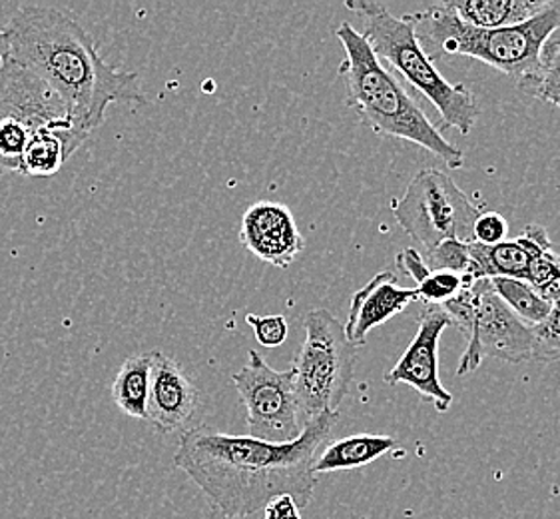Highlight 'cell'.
<instances>
[{"mask_svg": "<svg viewBox=\"0 0 560 519\" xmlns=\"http://www.w3.org/2000/svg\"><path fill=\"white\" fill-rule=\"evenodd\" d=\"M339 412H325L305 424L300 438L269 443L249 436H228L210 426L182 431L174 465L202 489L225 518L246 519L290 496L300 509L314 497L315 458L334 434Z\"/></svg>", "mask_w": 560, "mask_h": 519, "instance_id": "obj_1", "label": "cell"}, {"mask_svg": "<svg viewBox=\"0 0 560 519\" xmlns=\"http://www.w3.org/2000/svg\"><path fill=\"white\" fill-rule=\"evenodd\" d=\"M4 33L9 58L57 92L82 132L96 130L110 104H147L140 77L106 62L70 12L26 4L12 14Z\"/></svg>", "mask_w": 560, "mask_h": 519, "instance_id": "obj_2", "label": "cell"}, {"mask_svg": "<svg viewBox=\"0 0 560 519\" xmlns=\"http://www.w3.org/2000/svg\"><path fill=\"white\" fill-rule=\"evenodd\" d=\"M334 34L346 53L337 74L346 84V104L358 114L359 120L375 135L392 136L423 148L445 162L447 169H463V150L439 132L404 80L373 55L358 28L341 23Z\"/></svg>", "mask_w": 560, "mask_h": 519, "instance_id": "obj_3", "label": "cell"}, {"mask_svg": "<svg viewBox=\"0 0 560 519\" xmlns=\"http://www.w3.org/2000/svg\"><path fill=\"white\" fill-rule=\"evenodd\" d=\"M415 36L431 62L443 57H469L497 68L521 89L540 62L542 46L560 28V0H550L533 21L511 28L482 31L460 23L445 2L409 14Z\"/></svg>", "mask_w": 560, "mask_h": 519, "instance_id": "obj_4", "label": "cell"}, {"mask_svg": "<svg viewBox=\"0 0 560 519\" xmlns=\"http://www.w3.org/2000/svg\"><path fill=\"white\" fill-rule=\"evenodd\" d=\"M348 11L361 23V36L373 55L392 68L413 91L438 111L441 125L469 135L479 118V104L465 84H451L425 55L415 36L409 14L395 16L387 7L371 0H349Z\"/></svg>", "mask_w": 560, "mask_h": 519, "instance_id": "obj_5", "label": "cell"}, {"mask_svg": "<svg viewBox=\"0 0 560 519\" xmlns=\"http://www.w3.org/2000/svg\"><path fill=\"white\" fill-rule=\"evenodd\" d=\"M302 348L293 360L295 394L303 426L325 412H337L353 382L358 346L346 336V327L329 310L317 308L303 320Z\"/></svg>", "mask_w": 560, "mask_h": 519, "instance_id": "obj_6", "label": "cell"}, {"mask_svg": "<svg viewBox=\"0 0 560 519\" xmlns=\"http://www.w3.org/2000/svg\"><path fill=\"white\" fill-rule=\"evenodd\" d=\"M451 326L467 338L457 376L479 370L487 358L523 364L533 356V332L493 292L489 280H472L455 298L439 305Z\"/></svg>", "mask_w": 560, "mask_h": 519, "instance_id": "obj_7", "label": "cell"}, {"mask_svg": "<svg viewBox=\"0 0 560 519\" xmlns=\"http://www.w3.org/2000/svg\"><path fill=\"white\" fill-rule=\"evenodd\" d=\"M392 212L405 234L423 252L447 240L472 242V224L481 208L460 191L447 172L421 170L392 203Z\"/></svg>", "mask_w": 560, "mask_h": 519, "instance_id": "obj_8", "label": "cell"}, {"mask_svg": "<svg viewBox=\"0 0 560 519\" xmlns=\"http://www.w3.org/2000/svg\"><path fill=\"white\" fill-rule=\"evenodd\" d=\"M46 128H77V125L72 123L67 104L60 101L57 92L12 58H4L0 62L2 170L19 172L28 138Z\"/></svg>", "mask_w": 560, "mask_h": 519, "instance_id": "obj_9", "label": "cell"}, {"mask_svg": "<svg viewBox=\"0 0 560 519\" xmlns=\"http://www.w3.org/2000/svg\"><path fill=\"white\" fill-rule=\"evenodd\" d=\"M246 366L232 376V382L246 406L249 438L285 443L300 438L303 428L293 370L278 372L258 351L249 350Z\"/></svg>", "mask_w": 560, "mask_h": 519, "instance_id": "obj_10", "label": "cell"}, {"mask_svg": "<svg viewBox=\"0 0 560 519\" xmlns=\"http://www.w3.org/2000/svg\"><path fill=\"white\" fill-rule=\"evenodd\" d=\"M448 326L451 320L439 305H423L415 338L399 361L385 373L387 384L413 388L439 414H445L453 406V394L439 378V339Z\"/></svg>", "mask_w": 560, "mask_h": 519, "instance_id": "obj_11", "label": "cell"}, {"mask_svg": "<svg viewBox=\"0 0 560 519\" xmlns=\"http://www.w3.org/2000/svg\"><path fill=\"white\" fill-rule=\"evenodd\" d=\"M240 242L256 258L276 268H290L305 249V238L292 210L280 203L252 204L242 216Z\"/></svg>", "mask_w": 560, "mask_h": 519, "instance_id": "obj_12", "label": "cell"}, {"mask_svg": "<svg viewBox=\"0 0 560 519\" xmlns=\"http://www.w3.org/2000/svg\"><path fill=\"white\" fill-rule=\"evenodd\" d=\"M198 402L200 394L178 361L164 351H152L148 422L160 434H172L178 429L186 431L198 412Z\"/></svg>", "mask_w": 560, "mask_h": 519, "instance_id": "obj_13", "label": "cell"}, {"mask_svg": "<svg viewBox=\"0 0 560 519\" xmlns=\"http://www.w3.org/2000/svg\"><path fill=\"white\" fill-rule=\"evenodd\" d=\"M419 300L415 288L399 286L393 272H380L373 280L353 293L349 305L346 336L353 346H365L371 330L383 326L393 316L401 314L407 305Z\"/></svg>", "mask_w": 560, "mask_h": 519, "instance_id": "obj_14", "label": "cell"}, {"mask_svg": "<svg viewBox=\"0 0 560 519\" xmlns=\"http://www.w3.org/2000/svg\"><path fill=\"white\" fill-rule=\"evenodd\" d=\"M552 249L547 228L538 224H528L523 234L494 246L471 242L472 276L475 280L513 278L527 282L530 264Z\"/></svg>", "mask_w": 560, "mask_h": 519, "instance_id": "obj_15", "label": "cell"}, {"mask_svg": "<svg viewBox=\"0 0 560 519\" xmlns=\"http://www.w3.org/2000/svg\"><path fill=\"white\" fill-rule=\"evenodd\" d=\"M77 128H46L28 138L19 172L31 178L55 176L89 138Z\"/></svg>", "mask_w": 560, "mask_h": 519, "instance_id": "obj_16", "label": "cell"}, {"mask_svg": "<svg viewBox=\"0 0 560 519\" xmlns=\"http://www.w3.org/2000/svg\"><path fill=\"white\" fill-rule=\"evenodd\" d=\"M550 0H451L445 2L460 23L482 31L511 28L528 23L545 11Z\"/></svg>", "mask_w": 560, "mask_h": 519, "instance_id": "obj_17", "label": "cell"}, {"mask_svg": "<svg viewBox=\"0 0 560 519\" xmlns=\"http://www.w3.org/2000/svg\"><path fill=\"white\" fill-rule=\"evenodd\" d=\"M399 448V443L392 436H349L343 440L334 441L325 446L324 452L315 458L312 472L314 475L341 472V470H355L368 463L380 460L385 453Z\"/></svg>", "mask_w": 560, "mask_h": 519, "instance_id": "obj_18", "label": "cell"}, {"mask_svg": "<svg viewBox=\"0 0 560 519\" xmlns=\"http://www.w3.org/2000/svg\"><path fill=\"white\" fill-rule=\"evenodd\" d=\"M152 351L135 354L124 361L113 382V400L126 416L147 419Z\"/></svg>", "mask_w": 560, "mask_h": 519, "instance_id": "obj_19", "label": "cell"}, {"mask_svg": "<svg viewBox=\"0 0 560 519\" xmlns=\"http://www.w3.org/2000/svg\"><path fill=\"white\" fill-rule=\"evenodd\" d=\"M493 292L503 300L506 308L523 320L527 326L535 327L549 316L552 305L540 298V293L525 282V280H513V278H491Z\"/></svg>", "mask_w": 560, "mask_h": 519, "instance_id": "obj_20", "label": "cell"}, {"mask_svg": "<svg viewBox=\"0 0 560 519\" xmlns=\"http://www.w3.org/2000/svg\"><path fill=\"white\" fill-rule=\"evenodd\" d=\"M518 91L537 101L549 102L560 111V43L552 38L545 43L537 72Z\"/></svg>", "mask_w": 560, "mask_h": 519, "instance_id": "obj_21", "label": "cell"}, {"mask_svg": "<svg viewBox=\"0 0 560 519\" xmlns=\"http://www.w3.org/2000/svg\"><path fill=\"white\" fill-rule=\"evenodd\" d=\"M425 260L427 268L431 272H455L460 276H472L471 242L447 240L435 249L421 252Z\"/></svg>", "mask_w": 560, "mask_h": 519, "instance_id": "obj_22", "label": "cell"}, {"mask_svg": "<svg viewBox=\"0 0 560 519\" xmlns=\"http://www.w3.org/2000/svg\"><path fill=\"white\" fill-rule=\"evenodd\" d=\"M472 282L469 276H460L455 272H427L425 276L415 284L419 300L423 304L443 305L451 298H455L457 293Z\"/></svg>", "mask_w": 560, "mask_h": 519, "instance_id": "obj_23", "label": "cell"}, {"mask_svg": "<svg viewBox=\"0 0 560 519\" xmlns=\"http://www.w3.org/2000/svg\"><path fill=\"white\" fill-rule=\"evenodd\" d=\"M533 332V356L530 361L552 364L560 360V304L550 308L549 316L538 326L530 327Z\"/></svg>", "mask_w": 560, "mask_h": 519, "instance_id": "obj_24", "label": "cell"}, {"mask_svg": "<svg viewBox=\"0 0 560 519\" xmlns=\"http://www.w3.org/2000/svg\"><path fill=\"white\" fill-rule=\"evenodd\" d=\"M247 326L254 327V334L261 346L266 348H278L290 334L288 320L283 316H258V314H247Z\"/></svg>", "mask_w": 560, "mask_h": 519, "instance_id": "obj_25", "label": "cell"}, {"mask_svg": "<svg viewBox=\"0 0 560 519\" xmlns=\"http://www.w3.org/2000/svg\"><path fill=\"white\" fill-rule=\"evenodd\" d=\"M509 238V222L499 212H481L472 224V242L482 246L501 244Z\"/></svg>", "mask_w": 560, "mask_h": 519, "instance_id": "obj_26", "label": "cell"}, {"mask_svg": "<svg viewBox=\"0 0 560 519\" xmlns=\"http://www.w3.org/2000/svg\"><path fill=\"white\" fill-rule=\"evenodd\" d=\"M264 519H302V509L290 496L276 497L266 508Z\"/></svg>", "mask_w": 560, "mask_h": 519, "instance_id": "obj_27", "label": "cell"}, {"mask_svg": "<svg viewBox=\"0 0 560 519\" xmlns=\"http://www.w3.org/2000/svg\"><path fill=\"white\" fill-rule=\"evenodd\" d=\"M537 292L540 293V298L547 300L550 305L560 304V274L552 282L547 284L545 288H540Z\"/></svg>", "mask_w": 560, "mask_h": 519, "instance_id": "obj_28", "label": "cell"}, {"mask_svg": "<svg viewBox=\"0 0 560 519\" xmlns=\"http://www.w3.org/2000/svg\"><path fill=\"white\" fill-rule=\"evenodd\" d=\"M9 57V36L4 31H0V62Z\"/></svg>", "mask_w": 560, "mask_h": 519, "instance_id": "obj_29", "label": "cell"}, {"mask_svg": "<svg viewBox=\"0 0 560 519\" xmlns=\"http://www.w3.org/2000/svg\"><path fill=\"white\" fill-rule=\"evenodd\" d=\"M550 38H552V41H557V43H560V28L559 31H555V33L550 34Z\"/></svg>", "mask_w": 560, "mask_h": 519, "instance_id": "obj_30", "label": "cell"}, {"mask_svg": "<svg viewBox=\"0 0 560 519\" xmlns=\"http://www.w3.org/2000/svg\"><path fill=\"white\" fill-rule=\"evenodd\" d=\"M206 519H232V518H225V516H222V514H213V516H210V518Z\"/></svg>", "mask_w": 560, "mask_h": 519, "instance_id": "obj_31", "label": "cell"}, {"mask_svg": "<svg viewBox=\"0 0 560 519\" xmlns=\"http://www.w3.org/2000/svg\"><path fill=\"white\" fill-rule=\"evenodd\" d=\"M0 172H2V166H0Z\"/></svg>", "mask_w": 560, "mask_h": 519, "instance_id": "obj_32", "label": "cell"}]
</instances>
